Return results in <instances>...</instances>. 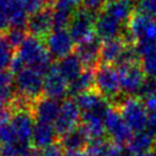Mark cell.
<instances>
[{"label": "cell", "mask_w": 156, "mask_h": 156, "mask_svg": "<svg viewBox=\"0 0 156 156\" xmlns=\"http://www.w3.org/2000/svg\"><path fill=\"white\" fill-rule=\"evenodd\" d=\"M14 76L6 70H0V106L10 105L15 98Z\"/></svg>", "instance_id": "obj_24"}, {"label": "cell", "mask_w": 156, "mask_h": 156, "mask_svg": "<svg viewBox=\"0 0 156 156\" xmlns=\"http://www.w3.org/2000/svg\"><path fill=\"white\" fill-rule=\"evenodd\" d=\"M55 67L58 70V73H61L69 83L75 80L84 71V66L75 53L58 60Z\"/></svg>", "instance_id": "obj_20"}, {"label": "cell", "mask_w": 156, "mask_h": 156, "mask_svg": "<svg viewBox=\"0 0 156 156\" xmlns=\"http://www.w3.org/2000/svg\"><path fill=\"white\" fill-rule=\"evenodd\" d=\"M29 148V146H24L20 142L4 145V146H0V156H21Z\"/></svg>", "instance_id": "obj_33"}, {"label": "cell", "mask_w": 156, "mask_h": 156, "mask_svg": "<svg viewBox=\"0 0 156 156\" xmlns=\"http://www.w3.org/2000/svg\"><path fill=\"white\" fill-rule=\"evenodd\" d=\"M146 131L156 138V112H148Z\"/></svg>", "instance_id": "obj_41"}, {"label": "cell", "mask_w": 156, "mask_h": 156, "mask_svg": "<svg viewBox=\"0 0 156 156\" xmlns=\"http://www.w3.org/2000/svg\"><path fill=\"white\" fill-rule=\"evenodd\" d=\"M101 40L95 37L92 40L78 44L75 47V54L85 69L95 70L101 64Z\"/></svg>", "instance_id": "obj_12"}, {"label": "cell", "mask_w": 156, "mask_h": 156, "mask_svg": "<svg viewBox=\"0 0 156 156\" xmlns=\"http://www.w3.org/2000/svg\"><path fill=\"white\" fill-rule=\"evenodd\" d=\"M39 156H64L63 148L58 144H53V145L41 149L39 153Z\"/></svg>", "instance_id": "obj_38"}, {"label": "cell", "mask_w": 156, "mask_h": 156, "mask_svg": "<svg viewBox=\"0 0 156 156\" xmlns=\"http://www.w3.org/2000/svg\"><path fill=\"white\" fill-rule=\"evenodd\" d=\"M14 142H17V138L10 122L0 124V146L9 145Z\"/></svg>", "instance_id": "obj_31"}, {"label": "cell", "mask_w": 156, "mask_h": 156, "mask_svg": "<svg viewBox=\"0 0 156 156\" xmlns=\"http://www.w3.org/2000/svg\"><path fill=\"white\" fill-rule=\"evenodd\" d=\"M15 55L25 67L39 70L45 75L52 67V58L45 45V40L30 34L27 36L23 43L17 47Z\"/></svg>", "instance_id": "obj_1"}, {"label": "cell", "mask_w": 156, "mask_h": 156, "mask_svg": "<svg viewBox=\"0 0 156 156\" xmlns=\"http://www.w3.org/2000/svg\"><path fill=\"white\" fill-rule=\"evenodd\" d=\"M105 112H85V114H82L80 129L85 133L88 141L103 138V134L106 132L105 121H103Z\"/></svg>", "instance_id": "obj_17"}, {"label": "cell", "mask_w": 156, "mask_h": 156, "mask_svg": "<svg viewBox=\"0 0 156 156\" xmlns=\"http://www.w3.org/2000/svg\"><path fill=\"white\" fill-rule=\"evenodd\" d=\"M127 45L124 43L122 37L108 39L102 41L101 46V64H112L115 66L122 55L123 51Z\"/></svg>", "instance_id": "obj_19"}, {"label": "cell", "mask_w": 156, "mask_h": 156, "mask_svg": "<svg viewBox=\"0 0 156 156\" xmlns=\"http://www.w3.org/2000/svg\"><path fill=\"white\" fill-rule=\"evenodd\" d=\"M21 156H39V154H37L36 151H34V149H31V148H29L28 151H25L23 154Z\"/></svg>", "instance_id": "obj_44"}, {"label": "cell", "mask_w": 156, "mask_h": 156, "mask_svg": "<svg viewBox=\"0 0 156 156\" xmlns=\"http://www.w3.org/2000/svg\"><path fill=\"white\" fill-rule=\"evenodd\" d=\"M88 139L80 127L69 132L68 134L62 136L61 146L66 151H82L83 147H86Z\"/></svg>", "instance_id": "obj_25"}, {"label": "cell", "mask_w": 156, "mask_h": 156, "mask_svg": "<svg viewBox=\"0 0 156 156\" xmlns=\"http://www.w3.org/2000/svg\"><path fill=\"white\" fill-rule=\"evenodd\" d=\"M16 48L9 43L6 34H0V70L10 68Z\"/></svg>", "instance_id": "obj_26"}, {"label": "cell", "mask_w": 156, "mask_h": 156, "mask_svg": "<svg viewBox=\"0 0 156 156\" xmlns=\"http://www.w3.org/2000/svg\"><path fill=\"white\" fill-rule=\"evenodd\" d=\"M107 1L108 0H83V5L86 9L98 14L99 12L102 10L103 6Z\"/></svg>", "instance_id": "obj_37"}, {"label": "cell", "mask_w": 156, "mask_h": 156, "mask_svg": "<svg viewBox=\"0 0 156 156\" xmlns=\"http://www.w3.org/2000/svg\"><path fill=\"white\" fill-rule=\"evenodd\" d=\"M45 73L25 67L14 76V88L17 98L34 103L44 92Z\"/></svg>", "instance_id": "obj_2"}, {"label": "cell", "mask_w": 156, "mask_h": 156, "mask_svg": "<svg viewBox=\"0 0 156 156\" xmlns=\"http://www.w3.org/2000/svg\"><path fill=\"white\" fill-rule=\"evenodd\" d=\"M95 19L97 14L85 7L79 9L73 15L71 22L68 27V31L75 44H83L94 39L95 36Z\"/></svg>", "instance_id": "obj_4"}, {"label": "cell", "mask_w": 156, "mask_h": 156, "mask_svg": "<svg viewBox=\"0 0 156 156\" xmlns=\"http://www.w3.org/2000/svg\"><path fill=\"white\" fill-rule=\"evenodd\" d=\"M55 4H56V0H44V7L45 8H49L52 9L55 7Z\"/></svg>", "instance_id": "obj_43"}, {"label": "cell", "mask_w": 156, "mask_h": 156, "mask_svg": "<svg viewBox=\"0 0 156 156\" xmlns=\"http://www.w3.org/2000/svg\"><path fill=\"white\" fill-rule=\"evenodd\" d=\"M73 15L69 12L62 9H53L54 29H67L71 22Z\"/></svg>", "instance_id": "obj_30"}, {"label": "cell", "mask_w": 156, "mask_h": 156, "mask_svg": "<svg viewBox=\"0 0 156 156\" xmlns=\"http://www.w3.org/2000/svg\"><path fill=\"white\" fill-rule=\"evenodd\" d=\"M95 36L100 40H108V39L117 38L123 34L124 27L121 21L112 17V15L107 14L105 12H99L95 19Z\"/></svg>", "instance_id": "obj_13"}, {"label": "cell", "mask_w": 156, "mask_h": 156, "mask_svg": "<svg viewBox=\"0 0 156 156\" xmlns=\"http://www.w3.org/2000/svg\"><path fill=\"white\" fill-rule=\"evenodd\" d=\"M10 5L12 0H0V34L10 29Z\"/></svg>", "instance_id": "obj_27"}, {"label": "cell", "mask_w": 156, "mask_h": 156, "mask_svg": "<svg viewBox=\"0 0 156 156\" xmlns=\"http://www.w3.org/2000/svg\"><path fill=\"white\" fill-rule=\"evenodd\" d=\"M60 107L61 105L58 102V100L48 97L39 98L32 106V112H34L36 123L54 125L60 112Z\"/></svg>", "instance_id": "obj_15"}, {"label": "cell", "mask_w": 156, "mask_h": 156, "mask_svg": "<svg viewBox=\"0 0 156 156\" xmlns=\"http://www.w3.org/2000/svg\"><path fill=\"white\" fill-rule=\"evenodd\" d=\"M75 102L82 114L85 112H105L109 107L107 100L98 92L97 90H91L75 97Z\"/></svg>", "instance_id": "obj_16"}, {"label": "cell", "mask_w": 156, "mask_h": 156, "mask_svg": "<svg viewBox=\"0 0 156 156\" xmlns=\"http://www.w3.org/2000/svg\"><path fill=\"white\" fill-rule=\"evenodd\" d=\"M5 34H6V37L8 38L10 44L13 45L15 48L17 49V47H19L20 45L23 43V40L27 38V36H28V31H27V29L12 28V29L8 30Z\"/></svg>", "instance_id": "obj_34"}, {"label": "cell", "mask_w": 156, "mask_h": 156, "mask_svg": "<svg viewBox=\"0 0 156 156\" xmlns=\"http://www.w3.org/2000/svg\"><path fill=\"white\" fill-rule=\"evenodd\" d=\"M108 142L105 139H97V140H91L87 142L85 147V156H103L105 151L107 149Z\"/></svg>", "instance_id": "obj_29"}, {"label": "cell", "mask_w": 156, "mask_h": 156, "mask_svg": "<svg viewBox=\"0 0 156 156\" xmlns=\"http://www.w3.org/2000/svg\"><path fill=\"white\" fill-rule=\"evenodd\" d=\"M82 123V112L78 108L75 100H66L61 103L58 118L54 123V127L58 136H63L69 132L78 129Z\"/></svg>", "instance_id": "obj_7"}, {"label": "cell", "mask_w": 156, "mask_h": 156, "mask_svg": "<svg viewBox=\"0 0 156 156\" xmlns=\"http://www.w3.org/2000/svg\"><path fill=\"white\" fill-rule=\"evenodd\" d=\"M103 121L106 132L112 138V142L119 146L127 145V142L130 141V139L133 136V132L123 119L118 107L109 106L105 112Z\"/></svg>", "instance_id": "obj_6"}, {"label": "cell", "mask_w": 156, "mask_h": 156, "mask_svg": "<svg viewBox=\"0 0 156 156\" xmlns=\"http://www.w3.org/2000/svg\"><path fill=\"white\" fill-rule=\"evenodd\" d=\"M69 92V82L58 73L55 66H52L44 78V93L46 97L60 100Z\"/></svg>", "instance_id": "obj_14"}, {"label": "cell", "mask_w": 156, "mask_h": 156, "mask_svg": "<svg viewBox=\"0 0 156 156\" xmlns=\"http://www.w3.org/2000/svg\"><path fill=\"white\" fill-rule=\"evenodd\" d=\"M83 4V0H56V4L53 9H62L75 14Z\"/></svg>", "instance_id": "obj_35"}, {"label": "cell", "mask_w": 156, "mask_h": 156, "mask_svg": "<svg viewBox=\"0 0 156 156\" xmlns=\"http://www.w3.org/2000/svg\"><path fill=\"white\" fill-rule=\"evenodd\" d=\"M155 147H156V141H155Z\"/></svg>", "instance_id": "obj_46"}, {"label": "cell", "mask_w": 156, "mask_h": 156, "mask_svg": "<svg viewBox=\"0 0 156 156\" xmlns=\"http://www.w3.org/2000/svg\"><path fill=\"white\" fill-rule=\"evenodd\" d=\"M45 45L51 58H56L58 61L73 54V51H75V41L68 29H54L46 37Z\"/></svg>", "instance_id": "obj_8"}, {"label": "cell", "mask_w": 156, "mask_h": 156, "mask_svg": "<svg viewBox=\"0 0 156 156\" xmlns=\"http://www.w3.org/2000/svg\"><path fill=\"white\" fill-rule=\"evenodd\" d=\"M140 64L147 78L156 79V49L141 56Z\"/></svg>", "instance_id": "obj_28"}, {"label": "cell", "mask_w": 156, "mask_h": 156, "mask_svg": "<svg viewBox=\"0 0 156 156\" xmlns=\"http://www.w3.org/2000/svg\"><path fill=\"white\" fill-rule=\"evenodd\" d=\"M117 69L119 73L122 92L127 94V97H133L134 94L140 92L142 85L147 79V76L141 68V64L136 63Z\"/></svg>", "instance_id": "obj_9"}, {"label": "cell", "mask_w": 156, "mask_h": 156, "mask_svg": "<svg viewBox=\"0 0 156 156\" xmlns=\"http://www.w3.org/2000/svg\"><path fill=\"white\" fill-rule=\"evenodd\" d=\"M142 102L148 112H156V92L142 99Z\"/></svg>", "instance_id": "obj_40"}, {"label": "cell", "mask_w": 156, "mask_h": 156, "mask_svg": "<svg viewBox=\"0 0 156 156\" xmlns=\"http://www.w3.org/2000/svg\"><path fill=\"white\" fill-rule=\"evenodd\" d=\"M28 14L32 15L39 10L44 9V0H21Z\"/></svg>", "instance_id": "obj_36"}, {"label": "cell", "mask_w": 156, "mask_h": 156, "mask_svg": "<svg viewBox=\"0 0 156 156\" xmlns=\"http://www.w3.org/2000/svg\"><path fill=\"white\" fill-rule=\"evenodd\" d=\"M94 88L106 100L116 99L122 91L118 69L112 64H100L94 70Z\"/></svg>", "instance_id": "obj_3"}, {"label": "cell", "mask_w": 156, "mask_h": 156, "mask_svg": "<svg viewBox=\"0 0 156 156\" xmlns=\"http://www.w3.org/2000/svg\"><path fill=\"white\" fill-rule=\"evenodd\" d=\"M136 156H156V151H146V153H142V154H139V155H136Z\"/></svg>", "instance_id": "obj_45"}, {"label": "cell", "mask_w": 156, "mask_h": 156, "mask_svg": "<svg viewBox=\"0 0 156 156\" xmlns=\"http://www.w3.org/2000/svg\"><path fill=\"white\" fill-rule=\"evenodd\" d=\"M156 138L151 136L149 132L142 131L139 133H134L130 141L127 142V151L132 156L139 155L142 153L151 151V147L155 144Z\"/></svg>", "instance_id": "obj_22"}, {"label": "cell", "mask_w": 156, "mask_h": 156, "mask_svg": "<svg viewBox=\"0 0 156 156\" xmlns=\"http://www.w3.org/2000/svg\"><path fill=\"white\" fill-rule=\"evenodd\" d=\"M103 156H125V155L123 153L122 146L112 142V144H108L107 149L105 151Z\"/></svg>", "instance_id": "obj_39"}, {"label": "cell", "mask_w": 156, "mask_h": 156, "mask_svg": "<svg viewBox=\"0 0 156 156\" xmlns=\"http://www.w3.org/2000/svg\"><path fill=\"white\" fill-rule=\"evenodd\" d=\"M53 30V9L44 8L30 15L27 23L28 34L45 40Z\"/></svg>", "instance_id": "obj_11"}, {"label": "cell", "mask_w": 156, "mask_h": 156, "mask_svg": "<svg viewBox=\"0 0 156 156\" xmlns=\"http://www.w3.org/2000/svg\"><path fill=\"white\" fill-rule=\"evenodd\" d=\"M134 0H108L103 6L102 12L112 15V17L121 21L123 24H127L131 16L134 14Z\"/></svg>", "instance_id": "obj_18"}, {"label": "cell", "mask_w": 156, "mask_h": 156, "mask_svg": "<svg viewBox=\"0 0 156 156\" xmlns=\"http://www.w3.org/2000/svg\"><path fill=\"white\" fill-rule=\"evenodd\" d=\"M94 90V70L84 69V71L75 80L69 83V95L77 97L84 92Z\"/></svg>", "instance_id": "obj_23"}, {"label": "cell", "mask_w": 156, "mask_h": 156, "mask_svg": "<svg viewBox=\"0 0 156 156\" xmlns=\"http://www.w3.org/2000/svg\"><path fill=\"white\" fill-rule=\"evenodd\" d=\"M64 156H85V153L82 151H68L64 153Z\"/></svg>", "instance_id": "obj_42"}, {"label": "cell", "mask_w": 156, "mask_h": 156, "mask_svg": "<svg viewBox=\"0 0 156 156\" xmlns=\"http://www.w3.org/2000/svg\"><path fill=\"white\" fill-rule=\"evenodd\" d=\"M56 130L52 124H44V123H36L32 136V144L36 148L40 151L46 147L53 145L56 139Z\"/></svg>", "instance_id": "obj_21"}, {"label": "cell", "mask_w": 156, "mask_h": 156, "mask_svg": "<svg viewBox=\"0 0 156 156\" xmlns=\"http://www.w3.org/2000/svg\"><path fill=\"white\" fill-rule=\"evenodd\" d=\"M118 109L123 119L133 133L146 131L148 112L142 100L134 97H127L121 102Z\"/></svg>", "instance_id": "obj_5"}, {"label": "cell", "mask_w": 156, "mask_h": 156, "mask_svg": "<svg viewBox=\"0 0 156 156\" xmlns=\"http://www.w3.org/2000/svg\"><path fill=\"white\" fill-rule=\"evenodd\" d=\"M126 29L134 37L136 41L149 40L156 41V23L155 21L146 15L134 12L127 22Z\"/></svg>", "instance_id": "obj_10"}, {"label": "cell", "mask_w": 156, "mask_h": 156, "mask_svg": "<svg viewBox=\"0 0 156 156\" xmlns=\"http://www.w3.org/2000/svg\"><path fill=\"white\" fill-rule=\"evenodd\" d=\"M155 23H156V20H155Z\"/></svg>", "instance_id": "obj_47"}, {"label": "cell", "mask_w": 156, "mask_h": 156, "mask_svg": "<svg viewBox=\"0 0 156 156\" xmlns=\"http://www.w3.org/2000/svg\"><path fill=\"white\" fill-rule=\"evenodd\" d=\"M136 7L138 13L156 19V0H136Z\"/></svg>", "instance_id": "obj_32"}]
</instances>
